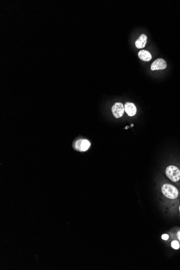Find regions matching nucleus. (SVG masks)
<instances>
[{"label":"nucleus","instance_id":"obj_1","mask_svg":"<svg viewBox=\"0 0 180 270\" xmlns=\"http://www.w3.org/2000/svg\"><path fill=\"white\" fill-rule=\"evenodd\" d=\"M159 178L156 188L159 207L165 216L177 218L179 216L180 189L166 178Z\"/></svg>","mask_w":180,"mask_h":270},{"label":"nucleus","instance_id":"obj_2","mask_svg":"<svg viewBox=\"0 0 180 270\" xmlns=\"http://www.w3.org/2000/svg\"><path fill=\"white\" fill-rule=\"evenodd\" d=\"M167 178L180 189V163L173 162L165 168Z\"/></svg>","mask_w":180,"mask_h":270},{"label":"nucleus","instance_id":"obj_3","mask_svg":"<svg viewBox=\"0 0 180 270\" xmlns=\"http://www.w3.org/2000/svg\"><path fill=\"white\" fill-rule=\"evenodd\" d=\"M125 111L124 105L121 103H116L112 108V112L116 118H120L123 115Z\"/></svg>","mask_w":180,"mask_h":270},{"label":"nucleus","instance_id":"obj_4","mask_svg":"<svg viewBox=\"0 0 180 270\" xmlns=\"http://www.w3.org/2000/svg\"><path fill=\"white\" fill-rule=\"evenodd\" d=\"M91 144L86 139H79L75 143V148L81 152L86 151L90 148Z\"/></svg>","mask_w":180,"mask_h":270},{"label":"nucleus","instance_id":"obj_5","mask_svg":"<svg viewBox=\"0 0 180 270\" xmlns=\"http://www.w3.org/2000/svg\"><path fill=\"white\" fill-rule=\"evenodd\" d=\"M167 67V63L165 60L162 58L156 59L154 62L152 64L151 69L152 71L163 70Z\"/></svg>","mask_w":180,"mask_h":270},{"label":"nucleus","instance_id":"obj_6","mask_svg":"<svg viewBox=\"0 0 180 270\" xmlns=\"http://www.w3.org/2000/svg\"><path fill=\"white\" fill-rule=\"evenodd\" d=\"M124 108L125 112L129 117H133L136 115L137 109L136 105L132 103H126L125 104Z\"/></svg>","mask_w":180,"mask_h":270},{"label":"nucleus","instance_id":"obj_7","mask_svg":"<svg viewBox=\"0 0 180 270\" xmlns=\"http://www.w3.org/2000/svg\"><path fill=\"white\" fill-rule=\"evenodd\" d=\"M147 37L146 35L142 34L140 35L136 42V48L138 49H142L145 47L147 43Z\"/></svg>","mask_w":180,"mask_h":270},{"label":"nucleus","instance_id":"obj_8","mask_svg":"<svg viewBox=\"0 0 180 270\" xmlns=\"http://www.w3.org/2000/svg\"><path fill=\"white\" fill-rule=\"evenodd\" d=\"M138 56L140 59L145 62L150 61L152 58L150 52L145 50L140 51L138 53Z\"/></svg>","mask_w":180,"mask_h":270},{"label":"nucleus","instance_id":"obj_9","mask_svg":"<svg viewBox=\"0 0 180 270\" xmlns=\"http://www.w3.org/2000/svg\"><path fill=\"white\" fill-rule=\"evenodd\" d=\"M171 234H172V236L171 235L170 237H172V238H173V240H177L179 241L180 243V229L177 230H173L172 233H171Z\"/></svg>","mask_w":180,"mask_h":270},{"label":"nucleus","instance_id":"obj_10","mask_svg":"<svg viewBox=\"0 0 180 270\" xmlns=\"http://www.w3.org/2000/svg\"><path fill=\"white\" fill-rule=\"evenodd\" d=\"M170 245H171V247L175 250H178L180 248V243L179 241L175 240V239H174L171 242Z\"/></svg>","mask_w":180,"mask_h":270},{"label":"nucleus","instance_id":"obj_11","mask_svg":"<svg viewBox=\"0 0 180 270\" xmlns=\"http://www.w3.org/2000/svg\"><path fill=\"white\" fill-rule=\"evenodd\" d=\"M162 239L163 240H164V241H168L169 239V235H168V234H167V233L162 235Z\"/></svg>","mask_w":180,"mask_h":270},{"label":"nucleus","instance_id":"obj_12","mask_svg":"<svg viewBox=\"0 0 180 270\" xmlns=\"http://www.w3.org/2000/svg\"><path fill=\"white\" fill-rule=\"evenodd\" d=\"M179 217L180 218V205H179Z\"/></svg>","mask_w":180,"mask_h":270}]
</instances>
